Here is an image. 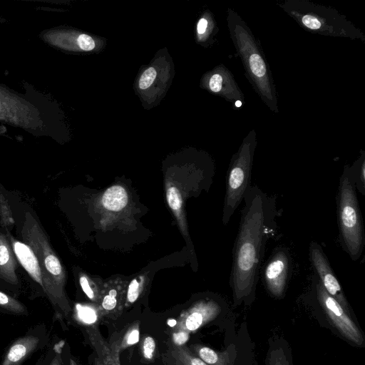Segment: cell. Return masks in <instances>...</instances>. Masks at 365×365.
Returning a JSON list of instances; mask_svg holds the SVG:
<instances>
[{"label": "cell", "mask_w": 365, "mask_h": 365, "mask_svg": "<svg viewBox=\"0 0 365 365\" xmlns=\"http://www.w3.org/2000/svg\"><path fill=\"white\" fill-rule=\"evenodd\" d=\"M243 200L230 274L236 304L254 297L265 247L276 230L278 215L275 197L269 196L256 185L247 187Z\"/></svg>", "instance_id": "6da1fadb"}, {"label": "cell", "mask_w": 365, "mask_h": 365, "mask_svg": "<svg viewBox=\"0 0 365 365\" xmlns=\"http://www.w3.org/2000/svg\"><path fill=\"white\" fill-rule=\"evenodd\" d=\"M227 19L230 36L242 61L245 76L265 106L272 112L278 113L275 83L259 41L233 9H228Z\"/></svg>", "instance_id": "7a4b0ae2"}, {"label": "cell", "mask_w": 365, "mask_h": 365, "mask_svg": "<svg viewBox=\"0 0 365 365\" xmlns=\"http://www.w3.org/2000/svg\"><path fill=\"white\" fill-rule=\"evenodd\" d=\"M19 228L23 242L32 249L38 259L43 291L54 307L56 315L67 317L71 308L63 292V266L33 210L24 212Z\"/></svg>", "instance_id": "3957f363"}, {"label": "cell", "mask_w": 365, "mask_h": 365, "mask_svg": "<svg viewBox=\"0 0 365 365\" xmlns=\"http://www.w3.org/2000/svg\"><path fill=\"white\" fill-rule=\"evenodd\" d=\"M278 6L309 33L365 42L361 29L331 7L308 0H286Z\"/></svg>", "instance_id": "277c9868"}, {"label": "cell", "mask_w": 365, "mask_h": 365, "mask_svg": "<svg viewBox=\"0 0 365 365\" xmlns=\"http://www.w3.org/2000/svg\"><path fill=\"white\" fill-rule=\"evenodd\" d=\"M337 222L342 249L353 261H356L364 251L365 233L356 186L349 165L344 167L339 179Z\"/></svg>", "instance_id": "5b68a950"}, {"label": "cell", "mask_w": 365, "mask_h": 365, "mask_svg": "<svg viewBox=\"0 0 365 365\" xmlns=\"http://www.w3.org/2000/svg\"><path fill=\"white\" fill-rule=\"evenodd\" d=\"M257 133L251 129L232 155L226 178V195L222 221L227 224L243 200L251 185L252 170L257 147Z\"/></svg>", "instance_id": "8992f818"}, {"label": "cell", "mask_w": 365, "mask_h": 365, "mask_svg": "<svg viewBox=\"0 0 365 365\" xmlns=\"http://www.w3.org/2000/svg\"><path fill=\"white\" fill-rule=\"evenodd\" d=\"M0 120L33 133L41 131L44 127L41 113L36 107L1 86Z\"/></svg>", "instance_id": "52a82bcc"}, {"label": "cell", "mask_w": 365, "mask_h": 365, "mask_svg": "<svg viewBox=\"0 0 365 365\" xmlns=\"http://www.w3.org/2000/svg\"><path fill=\"white\" fill-rule=\"evenodd\" d=\"M221 312L220 306L213 300L201 301L182 312L172 331L176 346H182L190 334L215 319Z\"/></svg>", "instance_id": "ba28073f"}, {"label": "cell", "mask_w": 365, "mask_h": 365, "mask_svg": "<svg viewBox=\"0 0 365 365\" xmlns=\"http://www.w3.org/2000/svg\"><path fill=\"white\" fill-rule=\"evenodd\" d=\"M313 279L317 298L331 323L349 341L357 345H361L364 343V337L350 318V315L327 292L317 276H314Z\"/></svg>", "instance_id": "9c48e42d"}, {"label": "cell", "mask_w": 365, "mask_h": 365, "mask_svg": "<svg viewBox=\"0 0 365 365\" xmlns=\"http://www.w3.org/2000/svg\"><path fill=\"white\" fill-rule=\"evenodd\" d=\"M292 257L284 247H277L263 269V280L269 293L274 297H282L286 290L291 274Z\"/></svg>", "instance_id": "30bf717a"}, {"label": "cell", "mask_w": 365, "mask_h": 365, "mask_svg": "<svg viewBox=\"0 0 365 365\" xmlns=\"http://www.w3.org/2000/svg\"><path fill=\"white\" fill-rule=\"evenodd\" d=\"M309 256L312 266L327 292L350 315L349 304L341 287L322 247L315 241H312L309 245Z\"/></svg>", "instance_id": "8fae6325"}, {"label": "cell", "mask_w": 365, "mask_h": 365, "mask_svg": "<svg viewBox=\"0 0 365 365\" xmlns=\"http://www.w3.org/2000/svg\"><path fill=\"white\" fill-rule=\"evenodd\" d=\"M19 265L10 240L0 227V287L15 294L21 289Z\"/></svg>", "instance_id": "7c38bea8"}, {"label": "cell", "mask_w": 365, "mask_h": 365, "mask_svg": "<svg viewBox=\"0 0 365 365\" xmlns=\"http://www.w3.org/2000/svg\"><path fill=\"white\" fill-rule=\"evenodd\" d=\"M208 87L212 93L222 95L232 104L233 109H238L245 103V96L233 74L224 66L210 76Z\"/></svg>", "instance_id": "4fadbf2b"}, {"label": "cell", "mask_w": 365, "mask_h": 365, "mask_svg": "<svg viewBox=\"0 0 365 365\" xmlns=\"http://www.w3.org/2000/svg\"><path fill=\"white\" fill-rule=\"evenodd\" d=\"M6 235L10 240L19 264L24 268L31 279L43 289L41 271L34 251L28 245L16 240L11 233H6Z\"/></svg>", "instance_id": "5bb4252c"}, {"label": "cell", "mask_w": 365, "mask_h": 365, "mask_svg": "<svg viewBox=\"0 0 365 365\" xmlns=\"http://www.w3.org/2000/svg\"><path fill=\"white\" fill-rule=\"evenodd\" d=\"M42 341L34 334H26L16 339L7 349L0 365H21L36 351Z\"/></svg>", "instance_id": "9a60e30c"}, {"label": "cell", "mask_w": 365, "mask_h": 365, "mask_svg": "<svg viewBox=\"0 0 365 365\" xmlns=\"http://www.w3.org/2000/svg\"><path fill=\"white\" fill-rule=\"evenodd\" d=\"M86 332L97 356L103 361L104 365H120V351L113 349L104 340L97 327L90 326L86 328Z\"/></svg>", "instance_id": "2e32d148"}, {"label": "cell", "mask_w": 365, "mask_h": 365, "mask_svg": "<svg viewBox=\"0 0 365 365\" xmlns=\"http://www.w3.org/2000/svg\"><path fill=\"white\" fill-rule=\"evenodd\" d=\"M191 348L196 356L207 365H232L230 354L227 351L218 352L200 344H193Z\"/></svg>", "instance_id": "e0dca14e"}, {"label": "cell", "mask_w": 365, "mask_h": 365, "mask_svg": "<svg viewBox=\"0 0 365 365\" xmlns=\"http://www.w3.org/2000/svg\"><path fill=\"white\" fill-rule=\"evenodd\" d=\"M128 194L120 185H113L106 190L102 197L103 206L110 211H120L128 203Z\"/></svg>", "instance_id": "ac0fdd59"}, {"label": "cell", "mask_w": 365, "mask_h": 365, "mask_svg": "<svg viewBox=\"0 0 365 365\" xmlns=\"http://www.w3.org/2000/svg\"><path fill=\"white\" fill-rule=\"evenodd\" d=\"M15 219L6 190L0 182V227L6 233H11Z\"/></svg>", "instance_id": "d6986e66"}, {"label": "cell", "mask_w": 365, "mask_h": 365, "mask_svg": "<svg viewBox=\"0 0 365 365\" xmlns=\"http://www.w3.org/2000/svg\"><path fill=\"white\" fill-rule=\"evenodd\" d=\"M139 340V324L135 322L128 327L123 332L116 336L110 346L120 352L133 344L137 343Z\"/></svg>", "instance_id": "ffe728a7"}, {"label": "cell", "mask_w": 365, "mask_h": 365, "mask_svg": "<svg viewBox=\"0 0 365 365\" xmlns=\"http://www.w3.org/2000/svg\"><path fill=\"white\" fill-rule=\"evenodd\" d=\"M350 171L353 177L356 190L362 195H365V151L361 150L360 155L349 165Z\"/></svg>", "instance_id": "44dd1931"}, {"label": "cell", "mask_w": 365, "mask_h": 365, "mask_svg": "<svg viewBox=\"0 0 365 365\" xmlns=\"http://www.w3.org/2000/svg\"><path fill=\"white\" fill-rule=\"evenodd\" d=\"M0 308L15 314H28L27 308L23 303L1 290H0Z\"/></svg>", "instance_id": "7402d4cb"}, {"label": "cell", "mask_w": 365, "mask_h": 365, "mask_svg": "<svg viewBox=\"0 0 365 365\" xmlns=\"http://www.w3.org/2000/svg\"><path fill=\"white\" fill-rule=\"evenodd\" d=\"M156 343L150 336H145L140 341V352L143 357L151 361L155 354Z\"/></svg>", "instance_id": "603a6c76"}, {"label": "cell", "mask_w": 365, "mask_h": 365, "mask_svg": "<svg viewBox=\"0 0 365 365\" xmlns=\"http://www.w3.org/2000/svg\"><path fill=\"white\" fill-rule=\"evenodd\" d=\"M167 199L170 207L178 210L181 207L182 200L178 190L175 187H170L167 191Z\"/></svg>", "instance_id": "cb8c5ba5"}, {"label": "cell", "mask_w": 365, "mask_h": 365, "mask_svg": "<svg viewBox=\"0 0 365 365\" xmlns=\"http://www.w3.org/2000/svg\"><path fill=\"white\" fill-rule=\"evenodd\" d=\"M157 73L154 68L150 67L146 69L142 74L139 81L140 89H146L153 83Z\"/></svg>", "instance_id": "d4e9b609"}, {"label": "cell", "mask_w": 365, "mask_h": 365, "mask_svg": "<svg viewBox=\"0 0 365 365\" xmlns=\"http://www.w3.org/2000/svg\"><path fill=\"white\" fill-rule=\"evenodd\" d=\"M140 293V286L139 282L136 279H134L131 281L128 286V292H127V304H133L134 303L138 298Z\"/></svg>", "instance_id": "484cf974"}, {"label": "cell", "mask_w": 365, "mask_h": 365, "mask_svg": "<svg viewBox=\"0 0 365 365\" xmlns=\"http://www.w3.org/2000/svg\"><path fill=\"white\" fill-rule=\"evenodd\" d=\"M269 365H289L282 349L272 351L269 356Z\"/></svg>", "instance_id": "4316f807"}, {"label": "cell", "mask_w": 365, "mask_h": 365, "mask_svg": "<svg viewBox=\"0 0 365 365\" xmlns=\"http://www.w3.org/2000/svg\"><path fill=\"white\" fill-rule=\"evenodd\" d=\"M77 43L83 51H91L95 47L93 39L86 34H80L77 38Z\"/></svg>", "instance_id": "83f0119b"}, {"label": "cell", "mask_w": 365, "mask_h": 365, "mask_svg": "<svg viewBox=\"0 0 365 365\" xmlns=\"http://www.w3.org/2000/svg\"><path fill=\"white\" fill-rule=\"evenodd\" d=\"M79 282L83 291L86 296L91 300H96V294L93 289L91 288L88 279L85 276H81L79 279Z\"/></svg>", "instance_id": "f1b7e54d"}, {"label": "cell", "mask_w": 365, "mask_h": 365, "mask_svg": "<svg viewBox=\"0 0 365 365\" xmlns=\"http://www.w3.org/2000/svg\"><path fill=\"white\" fill-rule=\"evenodd\" d=\"M208 21L205 18H201L197 26V31L198 34H204L207 30Z\"/></svg>", "instance_id": "f546056e"}, {"label": "cell", "mask_w": 365, "mask_h": 365, "mask_svg": "<svg viewBox=\"0 0 365 365\" xmlns=\"http://www.w3.org/2000/svg\"><path fill=\"white\" fill-rule=\"evenodd\" d=\"M49 365H62L61 351H56Z\"/></svg>", "instance_id": "4dcf8cb0"}, {"label": "cell", "mask_w": 365, "mask_h": 365, "mask_svg": "<svg viewBox=\"0 0 365 365\" xmlns=\"http://www.w3.org/2000/svg\"><path fill=\"white\" fill-rule=\"evenodd\" d=\"M93 365H104V364L98 356H96L94 358Z\"/></svg>", "instance_id": "1f68e13d"}, {"label": "cell", "mask_w": 365, "mask_h": 365, "mask_svg": "<svg viewBox=\"0 0 365 365\" xmlns=\"http://www.w3.org/2000/svg\"><path fill=\"white\" fill-rule=\"evenodd\" d=\"M70 364L71 365H77L76 363L72 359L70 360Z\"/></svg>", "instance_id": "d6a6232c"}, {"label": "cell", "mask_w": 365, "mask_h": 365, "mask_svg": "<svg viewBox=\"0 0 365 365\" xmlns=\"http://www.w3.org/2000/svg\"><path fill=\"white\" fill-rule=\"evenodd\" d=\"M171 365H176V364H171Z\"/></svg>", "instance_id": "836d02e7"}]
</instances>
